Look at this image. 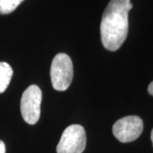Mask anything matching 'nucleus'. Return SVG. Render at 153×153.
<instances>
[{
  "mask_svg": "<svg viewBox=\"0 0 153 153\" xmlns=\"http://www.w3.org/2000/svg\"><path fill=\"white\" fill-rule=\"evenodd\" d=\"M133 8L130 0H111L100 23V37L105 48L116 51L124 43L128 33V12Z\"/></svg>",
  "mask_w": 153,
  "mask_h": 153,
  "instance_id": "obj_1",
  "label": "nucleus"
},
{
  "mask_svg": "<svg viewBox=\"0 0 153 153\" xmlns=\"http://www.w3.org/2000/svg\"><path fill=\"white\" fill-rule=\"evenodd\" d=\"M52 86L55 90L65 91L71 85L73 78V65L71 58L60 53L53 59L50 68Z\"/></svg>",
  "mask_w": 153,
  "mask_h": 153,
  "instance_id": "obj_2",
  "label": "nucleus"
},
{
  "mask_svg": "<svg viewBox=\"0 0 153 153\" xmlns=\"http://www.w3.org/2000/svg\"><path fill=\"white\" fill-rule=\"evenodd\" d=\"M42 91L40 88L33 84L24 91L21 99V112L23 119L28 124L38 123L41 113Z\"/></svg>",
  "mask_w": 153,
  "mask_h": 153,
  "instance_id": "obj_3",
  "label": "nucleus"
},
{
  "mask_svg": "<svg viewBox=\"0 0 153 153\" xmlns=\"http://www.w3.org/2000/svg\"><path fill=\"white\" fill-rule=\"evenodd\" d=\"M86 146V133L83 127L72 124L67 127L56 147L57 153H82Z\"/></svg>",
  "mask_w": 153,
  "mask_h": 153,
  "instance_id": "obj_4",
  "label": "nucleus"
},
{
  "mask_svg": "<svg viewBox=\"0 0 153 153\" xmlns=\"http://www.w3.org/2000/svg\"><path fill=\"white\" fill-rule=\"evenodd\" d=\"M144 128L142 119L138 116H127L117 120L112 127L114 136L122 143L132 142L141 134Z\"/></svg>",
  "mask_w": 153,
  "mask_h": 153,
  "instance_id": "obj_5",
  "label": "nucleus"
},
{
  "mask_svg": "<svg viewBox=\"0 0 153 153\" xmlns=\"http://www.w3.org/2000/svg\"><path fill=\"white\" fill-rule=\"evenodd\" d=\"M13 76L11 66L6 62H0V94L4 93L10 85Z\"/></svg>",
  "mask_w": 153,
  "mask_h": 153,
  "instance_id": "obj_6",
  "label": "nucleus"
},
{
  "mask_svg": "<svg viewBox=\"0 0 153 153\" xmlns=\"http://www.w3.org/2000/svg\"><path fill=\"white\" fill-rule=\"evenodd\" d=\"M24 0H0V14L7 15L15 10Z\"/></svg>",
  "mask_w": 153,
  "mask_h": 153,
  "instance_id": "obj_7",
  "label": "nucleus"
},
{
  "mask_svg": "<svg viewBox=\"0 0 153 153\" xmlns=\"http://www.w3.org/2000/svg\"><path fill=\"white\" fill-rule=\"evenodd\" d=\"M6 148L4 141L0 140V153H5Z\"/></svg>",
  "mask_w": 153,
  "mask_h": 153,
  "instance_id": "obj_8",
  "label": "nucleus"
},
{
  "mask_svg": "<svg viewBox=\"0 0 153 153\" xmlns=\"http://www.w3.org/2000/svg\"><path fill=\"white\" fill-rule=\"evenodd\" d=\"M148 92L151 95H153V81L148 86Z\"/></svg>",
  "mask_w": 153,
  "mask_h": 153,
  "instance_id": "obj_9",
  "label": "nucleus"
},
{
  "mask_svg": "<svg viewBox=\"0 0 153 153\" xmlns=\"http://www.w3.org/2000/svg\"><path fill=\"white\" fill-rule=\"evenodd\" d=\"M151 139H152V144H153V129H152V134H151Z\"/></svg>",
  "mask_w": 153,
  "mask_h": 153,
  "instance_id": "obj_10",
  "label": "nucleus"
}]
</instances>
